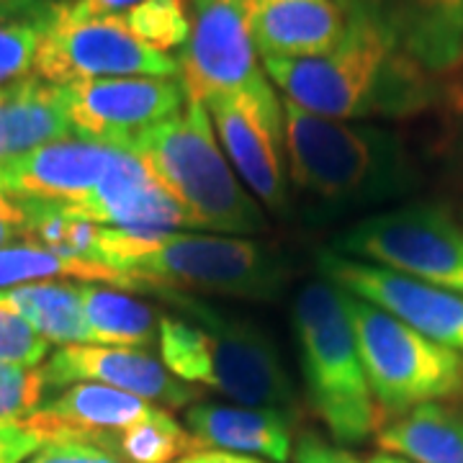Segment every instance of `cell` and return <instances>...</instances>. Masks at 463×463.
Segmentation results:
<instances>
[{"label":"cell","instance_id":"35","mask_svg":"<svg viewBox=\"0 0 463 463\" xmlns=\"http://www.w3.org/2000/svg\"><path fill=\"white\" fill-rule=\"evenodd\" d=\"M24 237V212L21 203L5 194H0V248L14 245Z\"/></svg>","mask_w":463,"mask_h":463},{"label":"cell","instance_id":"21","mask_svg":"<svg viewBox=\"0 0 463 463\" xmlns=\"http://www.w3.org/2000/svg\"><path fill=\"white\" fill-rule=\"evenodd\" d=\"M75 137L60 85L36 75L0 88V165L57 139Z\"/></svg>","mask_w":463,"mask_h":463},{"label":"cell","instance_id":"22","mask_svg":"<svg viewBox=\"0 0 463 463\" xmlns=\"http://www.w3.org/2000/svg\"><path fill=\"white\" fill-rule=\"evenodd\" d=\"M376 443L383 453L410 463H463V404L412 407L379 428Z\"/></svg>","mask_w":463,"mask_h":463},{"label":"cell","instance_id":"19","mask_svg":"<svg viewBox=\"0 0 463 463\" xmlns=\"http://www.w3.org/2000/svg\"><path fill=\"white\" fill-rule=\"evenodd\" d=\"M252 44L260 57H322L347 33L335 0H252Z\"/></svg>","mask_w":463,"mask_h":463},{"label":"cell","instance_id":"33","mask_svg":"<svg viewBox=\"0 0 463 463\" xmlns=\"http://www.w3.org/2000/svg\"><path fill=\"white\" fill-rule=\"evenodd\" d=\"M26 463H127L121 458H116L111 453L100 450L96 446L88 443H50L44 446L39 453H33Z\"/></svg>","mask_w":463,"mask_h":463},{"label":"cell","instance_id":"39","mask_svg":"<svg viewBox=\"0 0 463 463\" xmlns=\"http://www.w3.org/2000/svg\"><path fill=\"white\" fill-rule=\"evenodd\" d=\"M340 456H343V463H410L399 456H389V453H376L371 458H355V456H347L345 450H340Z\"/></svg>","mask_w":463,"mask_h":463},{"label":"cell","instance_id":"11","mask_svg":"<svg viewBox=\"0 0 463 463\" xmlns=\"http://www.w3.org/2000/svg\"><path fill=\"white\" fill-rule=\"evenodd\" d=\"M317 268L340 291L364 298L432 343L463 355V294L332 250L319 252Z\"/></svg>","mask_w":463,"mask_h":463},{"label":"cell","instance_id":"23","mask_svg":"<svg viewBox=\"0 0 463 463\" xmlns=\"http://www.w3.org/2000/svg\"><path fill=\"white\" fill-rule=\"evenodd\" d=\"M0 307L26 319L44 340L57 345H90L80 283L39 281L0 291Z\"/></svg>","mask_w":463,"mask_h":463},{"label":"cell","instance_id":"2","mask_svg":"<svg viewBox=\"0 0 463 463\" xmlns=\"http://www.w3.org/2000/svg\"><path fill=\"white\" fill-rule=\"evenodd\" d=\"M93 263L116 270L127 291H175L273 301L283 294L288 270L281 255L242 240L194 232L129 234L103 227Z\"/></svg>","mask_w":463,"mask_h":463},{"label":"cell","instance_id":"34","mask_svg":"<svg viewBox=\"0 0 463 463\" xmlns=\"http://www.w3.org/2000/svg\"><path fill=\"white\" fill-rule=\"evenodd\" d=\"M139 0H72L60 14L67 18H96V16H118L129 11Z\"/></svg>","mask_w":463,"mask_h":463},{"label":"cell","instance_id":"9","mask_svg":"<svg viewBox=\"0 0 463 463\" xmlns=\"http://www.w3.org/2000/svg\"><path fill=\"white\" fill-rule=\"evenodd\" d=\"M230 165L255 194L260 206L286 216L291 191L286 175L283 100L260 70L248 85L203 100Z\"/></svg>","mask_w":463,"mask_h":463},{"label":"cell","instance_id":"28","mask_svg":"<svg viewBox=\"0 0 463 463\" xmlns=\"http://www.w3.org/2000/svg\"><path fill=\"white\" fill-rule=\"evenodd\" d=\"M50 399L42 368H18L0 364V425L24 422Z\"/></svg>","mask_w":463,"mask_h":463},{"label":"cell","instance_id":"31","mask_svg":"<svg viewBox=\"0 0 463 463\" xmlns=\"http://www.w3.org/2000/svg\"><path fill=\"white\" fill-rule=\"evenodd\" d=\"M44 446H47L44 435L26 422L0 425V463H26Z\"/></svg>","mask_w":463,"mask_h":463},{"label":"cell","instance_id":"16","mask_svg":"<svg viewBox=\"0 0 463 463\" xmlns=\"http://www.w3.org/2000/svg\"><path fill=\"white\" fill-rule=\"evenodd\" d=\"M124 147L80 137L57 139L0 165V194L11 199L72 203L85 199L114 167Z\"/></svg>","mask_w":463,"mask_h":463},{"label":"cell","instance_id":"27","mask_svg":"<svg viewBox=\"0 0 463 463\" xmlns=\"http://www.w3.org/2000/svg\"><path fill=\"white\" fill-rule=\"evenodd\" d=\"M118 18L134 39L163 54L183 47L191 33L188 0H139Z\"/></svg>","mask_w":463,"mask_h":463},{"label":"cell","instance_id":"4","mask_svg":"<svg viewBox=\"0 0 463 463\" xmlns=\"http://www.w3.org/2000/svg\"><path fill=\"white\" fill-rule=\"evenodd\" d=\"M157 297L181 312V317H160V353L173 376L194 386L201 383L242 407L297 417L294 381L279 345L263 330L219 315L214 307L185 294L157 291Z\"/></svg>","mask_w":463,"mask_h":463},{"label":"cell","instance_id":"18","mask_svg":"<svg viewBox=\"0 0 463 463\" xmlns=\"http://www.w3.org/2000/svg\"><path fill=\"white\" fill-rule=\"evenodd\" d=\"M152 402L111 389L103 383H72L60 394L50 397L24 422L44 435L50 443H88L103 448L116 432L127 430L137 422L157 412Z\"/></svg>","mask_w":463,"mask_h":463},{"label":"cell","instance_id":"37","mask_svg":"<svg viewBox=\"0 0 463 463\" xmlns=\"http://www.w3.org/2000/svg\"><path fill=\"white\" fill-rule=\"evenodd\" d=\"M446 103H448V111H450L453 118H456L458 139H461V147H463V67L461 70H456V78L448 83Z\"/></svg>","mask_w":463,"mask_h":463},{"label":"cell","instance_id":"24","mask_svg":"<svg viewBox=\"0 0 463 463\" xmlns=\"http://www.w3.org/2000/svg\"><path fill=\"white\" fill-rule=\"evenodd\" d=\"M90 345L142 347L160 343V319L142 298L100 283H80Z\"/></svg>","mask_w":463,"mask_h":463},{"label":"cell","instance_id":"7","mask_svg":"<svg viewBox=\"0 0 463 463\" xmlns=\"http://www.w3.org/2000/svg\"><path fill=\"white\" fill-rule=\"evenodd\" d=\"M345 307L381 412L397 417L428 402L461 397L463 355L432 343L364 298L345 294Z\"/></svg>","mask_w":463,"mask_h":463},{"label":"cell","instance_id":"8","mask_svg":"<svg viewBox=\"0 0 463 463\" xmlns=\"http://www.w3.org/2000/svg\"><path fill=\"white\" fill-rule=\"evenodd\" d=\"M330 250L463 294V224L432 203L365 216Z\"/></svg>","mask_w":463,"mask_h":463},{"label":"cell","instance_id":"36","mask_svg":"<svg viewBox=\"0 0 463 463\" xmlns=\"http://www.w3.org/2000/svg\"><path fill=\"white\" fill-rule=\"evenodd\" d=\"M297 463H343L340 450H335L327 443H322L317 435H301L297 446Z\"/></svg>","mask_w":463,"mask_h":463},{"label":"cell","instance_id":"25","mask_svg":"<svg viewBox=\"0 0 463 463\" xmlns=\"http://www.w3.org/2000/svg\"><path fill=\"white\" fill-rule=\"evenodd\" d=\"M50 279H75L78 283H106L124 288V281L116 270L93 260L67 258L33 242H14L8 248H0V291Z\"/></svg>","mask_w":463,"mask_h":463},{"label":"cell","instance_id":"3","mask_svg":"<svg viewBox=\"0 0 463 463\" xmlns=\"http://www.w3.org/2000/svg\"><path fill=\"white\" fill-rule=\"evenodd\" d=\"M281 100L288 175L322 209L353 212L412 191L417 170L397 134L373 124L325 118Z\"/></svg>","mask_w":463,"mask_h":463},{"label":"cell","instance_id":"12","mask_svg":"<svg viewBox=\"0 0 463 463\" xmlns=\"http://www.w3.org/2000/svg\"><path fill=\"white\" fill-rule=\"evenodd\" d=\"M250 11L252 0H188L191 33L178 57V80L188 99L203 103L248 85L260 72Z\"/></svg>","mask_w":463,"mask_h":463},{"label":"cell","instance_id":"5","mask_svg":"<svg viewBox=\"0 0 463 463\" xmlns=\"http://www.w3.org/2000/svg\"><path fill=\"white\" fill-rule=\"evenodd\" d=\"M124 149L134 152L191 216L194 230L252 234L268 227L263 206L234 175L216 142L206 106L185 100L181 114L152 127Z\"/></svg>","mask_w":463,"mask_h":463},{"label":"cell","instance_id":"6","mask_svg":"<svg viewBox=\"0 0 463 463\" xmlns=\"http://www.w3.org/2000/svg\"><path fill=\"white\" fill-rule=\"evenodd\" d=\"M291 317L309 404L340 446L364 443L376 430V404L345 294L330 281H309L294 298Z\"/></svg>","mask_w":463,"mask_h":463},{"label":"cell","instance_id":"10","mask_svg":"<svg viewBox=\"0 0 463 463\" xmlns=\"http://www.w3.org/2000/svg\"><path fill=\"white\" fill-rule=\"evenodd\" d=\"M33 75L52 85L109 78H178V57L149 50L118 16L67 18L57 14L36 52Z\"/></svg>","mask_w":463,"mask_h":463},{"label":"cell","instance_id":"15","mask_svg":"<svg viewBox=\"0 0 463 463\" xmlns=\"http://www.w3.org/2000/svg\"><path fill=\"white\" fill-rule=\"evenodd\" d=\"M42 373L50 386V394L72 383L90 381L173 410L191 407L201 394L194 383L173 376L165 364H160L142 347L62 345L42 365Z\"/></svg>","mask_w":463,"mask_h":463},{"label":"cell","instance_id":"32","mask_svg":"<svg viewBox=\"0 0 463 463\" xmlns=\"http://www.w3.org/2000/svg\"><path fill=\"white\" fill-rule=\"evenodd\" d=\"M72 0H0V24H44L52 26L57 14Z\"/></svg>","mask_w":463,"mask_h":463},{"label":"cell","instance_id":"20","mask_svg":"<svg viewBox=\"0 0 463 463\" xmlns=\"http://www.w3.org/2000/svg\"><path fill=\"white\" fill-rule=\"evenodd\" d=\"M291 417L276 410L199 402L185 410V430L199 450L263 456L273 463L291 458Z\"/></svg>","mask_w":463,"mask_h":463},{"label":"cell","instance_id":"13","mask_svg":"<svg viewBox=\"0 0 463 463\" xmlns=\"http://www.w3.org/2000/svg\"><path fill=\"white\" fill-rule=\"evenodd\" d=\"M60 88L75 137L114 147H127L134 137L181 114L188 100L178 78H109Z\"/></svg>","mask_w":463,"mask_h":463},{"label":"cell","instance_id":"30","mask_svg":"<svg viewBox=\"0 0 463 463\" xmlns=\"http://www.w3.org/2000/svg\"><path fill=\"white\" fill-rule=\"evenodd\" d=\"M50 347V340H44L26 319L0 307V364L39 368L47 361Z\"/></svg>","mask_w":463,"mask_h":463},{"label":"cell","instance_id":"29","mask_svg":"<svg viewBox=\"0 0 463 463\" xmlns=\"http://www.w3.org/2000/svg\"><path fill=\"white\" fill-rule=\"evenodd\" d=\"M47 29L44 24H0V88L32 78Z\"/></svg>","mask_w":463,"mask_h":463},{"label":"cell","instance_id":"17","mask_svg":"<svg viewBox=\"0 0 463 463\" xmlns=\"http://www.w3.org/2000/svg\"><path fill=\"white\" fill-rule=\"evenodd\" d=\"M62 206L100 227H114L129 234H160L194 227L185 209L129 149L121 152L114 167L85 199Z\"/></svg>","mask_w":463,"mask_h":463},{"label":"cell","instance_id":"1","mask_svg":"<svg viewBox=\"0 0 463 463\" xmlns=\"http://www.w3.org/2000/svg\"><path fill=\"white\" fill-rule=\"evenodd\" d=\"M265 75L283 99L309 114L355 118H402L438 100L435 78L417 67L381 33L347 21L345 39L322 57H260Z\"/></svg>","mask_w":463,"mask_h":463},{"label":"cell","instance_id":"14","mask_svg":"<svg viewBox=\"0 0 463 463\" xmlns=\"http://www.w3.org/2000/svg\"><path fill=\"white\" fill-rule=\"evenodd\" d=\"M350 24L368 26L428 75L463 67V0H335Z\"/></svg>","mask_w":463,"mask_h":463},{"label":"cell","instance_id":"26","mask_svg":"<svg viewBox=\"0 0 463 463\" xmlns=\"http://www.w3.org/2000/svg\"><path fill=\"white\" fill-rule=\"evenodd\" d=\"M100 450L127 463H175L199 448L175 417L157 410L147 420L111 435Z\"/></svg>","mask_w":463,"mask_h":463},{"label":"cell","instance_id":"38","mask_svg":"<svg viewBox=\"0 0 463 463\" xmlns=\"http://www.w3.org/2000/svg\"><path fill=\"white\" fill-rule=\"evenodd\" d=\"M175 463H263L252 456H237V453H224V450H194L183 456Z\"/></svg>","mask_w":463,"mask_h":463}]
</instances>
